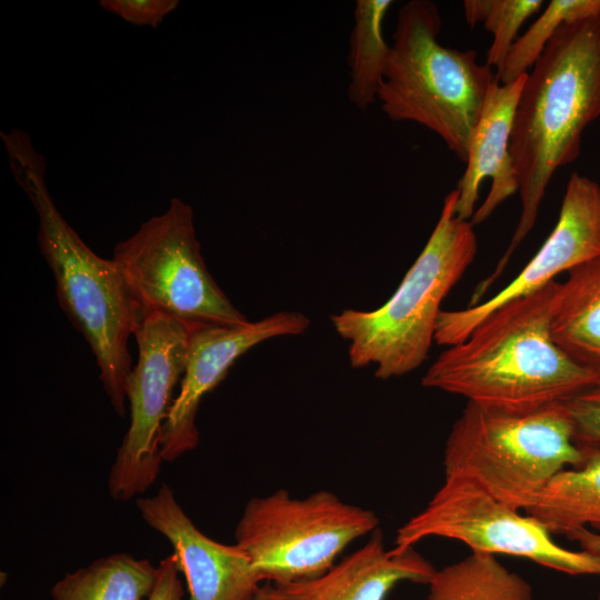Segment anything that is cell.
I'll list each match as a JSON object with an SVG mask.
<instances>
[{
	"mask_svg": "<svg viewBox=\"0 0 600 600\" xmlns=\"http://www.w3.org/2000/svg\"><path fill=\"white\" fill-rule=\"evenodd\" d=\"M583 460L562 403L521 414L467 402L443 450L444 478L471 480L523 511L559 472Z\"/></svg>",
	"mask_w": 600,
	"mask_h": 600,
	"instance_id": "obj_6",
	"label": "cell"
},
{
	"mask_svg": "<svg viewBox=\"0 0 600 600\" xmlns=\"http://www.w3.org/2000/svg\"><path fill=\"white\" fill-rule=\"evenodd\" d=\"M112 260L143 314L164 313L191 328L249 322L207 269L193 210L181 199L119 242Z\"/></svg>",
	"mask_w": 600,
	"mask_h": 600,
	"instance_id": "obj_8",
	"label": "cell"
},
{
	"mask_svg": "<svg viewBox=\"0 0 600 600\" xmlns=\"http://www.w3.org/2000/svg\"><path fill=\"white\" fill-rule=\"evenodd\" d=\"M436 570L414 548L392 554L377 529L321 576L274 587L281 600H386L399 583L428 584Z\"/></svg>",
	"mask_w": 600,
	"mask_h": 600,
	"instance_id": "obj_15",
	"label": "cell"
},
{
	"mask_svg": "<svg viewBox=\"0 0 600 600\" xmlns=\"http://www.w3.org/2000/svg\"><path fill=\"white\" fill-rule=\"evenodd\" d=\"M156 578L157 567L149 560L114 553L64 574L51 596L53 600H143Z\"/></svg>",
	"mask_w": 600,
	"mask_h": 600,
	"instance_id": "obj_18",
	"label": "cell"
},
{
	"mask_svg": "<svg viewBox=\"0 0 600 600\" xmlns=\"http://www.w3.org/2000/svg\"><path fill=\"white\" fill-rule=\"evenodd\" d=\"M600 13V0H551L539 18L510 48L502 66L497 70L501 84L510 83L528 73L546 49L557 30L568 21L586 19Z\"/></svg>",
	"mask_w": 600,
	"mask_h": 600,
	"instance_id": "obj_21",
	"label": "cell"
},
{
	"mask_svg": "<svg viewBox=\"0 0 600 600\" xmlns=\"http://www.w3.org/2000/svg\"><path fill=\"white\" fill-rule=\"evenodd\" d=\"M583 451V462L559 472L524 510L551 534L589 527L600 533V450Z\"/></svg>",
	"mask_w": 600,
	"mask_h": 600,
	"instance_id": "obj_17",
	"label": "cell"
},
{
	"mask_svg": "<svg viewBox=\"0 0 600 600\" xmlns=\"http://www.w3.org/2000/svg\"><path fill=\"white\" fill-rule=\"evenodd\" d=\"M573 426L574 443L600 450V384L562 402Z\"/></svg>",
	"mask_w": 600,
	"mask_h": 600,
	"instance_id": "obj_23",
	"label": "cell"
},
{
	"mask_svg": "<svg viewBox=\"0 0 600 600\" xmlns=\"http://www.w3.org/2000/svg\"><path fill=\"white\" fill-rule=\"evenodd\" d=\"M106 11L119 16L134 26L158 27L177 9L178 0H101Z\"/></svg>",
	"mask_w": 600,
	"mask_h": 600,
	"instance_id": "obj_24",
	"label": "cell"
},
{
	"mask_svg": "<svg viewBox=\"0 0 600 600\" xmlns=\"http://www.w3.org/2000/svg\"><path fill=\"white\" fill-rule=\"evenodd\" d=\"M179 572L173 553L162 559L157 567L156 582L147 600H182L183 588Z\"/></svg>",
	"mask_w": 600,
	"mask_h": 600,
	"instance_id": "obj_25",
	"label": "cell"
},
{
	"mask_svg": "<svg viewBox=\"0 0 600 600\" xmlns=\"http://www.w3.org/2000/svg\"><path fill=\"white\" fill-rule=\"evenodd\" d=\"M551 337L571 359L600 370V257L574 267L559 282Z\"/></svg>",
	"mask_w": 600,
	"mask_h": 600,
	"instance_id": "obj_16",
	"label": "cell"
},
{
	"mask_svg": "<svg viewBox=\"0 0 600 600\" xmlns=\"http://www.w3.org/2000/svg\"><path fill=\"white\" fill-rule=\"evenodd\" d=\"M377 514L319 490L293 498L286 489L253 497L234 530L261 582L309 580L328 571L354 540L379 529Z\"/></svg>",
	"mask_w": 600,
	"mask_h": 600,
	"instance_id": "obj_7",
	"label": "cell"
},
{
	"mask_svg": "<svg viewBox=\"0 0 600 600\" xmlns=\"http://www.w3.org/2000/svg\"><path fill=\"white\" fill-rule=\"evenodd\" d=\"M428 587L424 600H533L527 579L481 552L437 569Z\"/></svg>",
	"mask_w": 600,
	"mask_h": 600,
	"instance_id": "obj_19",
	"label": "cell"
},
{
	"mask_svg": "<svg viewBox=\"0 0 600 600\" xmlns=\"http://www.w3.org/2000/svg\"><path fill=\"white\" fill-rule=\"evenodd\" d=\"M191 330L179 319L151 312L133 333L138 362L126 386L130 422L108 477L114 500L127 501L146 492L159 474L162 426L186 370Z\"/></svg>",
	"mask_w": 600,
	"mask_h": 600,
	"instance_id": "obj_10",
	"label": "cell"
},
{
	"mask_svg": "<svg viewBox=\"0 0 600 600\" xmlns=\"http://www.w3.org/2000/svg\"><path fill=\"white\" fill-rule=\"evenodd\" d=\"M600 257V186L577 172L567 183L558 221L544 243L521 272L496 296L473 307L441 311L434 341L453 346L468 338L490 312L530 294L561 272Z\"/></svg>",
	"mask_w": 600,
	"mask_h": 600,
	"instance_id": "obj_11",
	"label": "cell"
},
{
	"mask_svg": "<svg viewBox=\"0 0 600 600\" xmlns=\"http://www.w3.org/2000/svg\"><path fill=\"white\" fill-rule=\"evenodd\" d=\"M528 73L490 86L472 133L466 170L457 183V216L472 226L486 221L508 198L519 192L510 140L519 98Z\"/></svg>",
	"mask_w": 600,
	"mask_h": 600,
	"instance_id": "obj_14",
	"label": "cell"
},
{
	"mask_svg": "<svg viewBox=\"0 0 600 600\" xmlns=\"http://www.w3.org/2000/svg\"><path fill=\"white\" fill-rule=\"evenodd\" d=\"M1 137L13 176L37 212L38 243L54 277L57 300L89 344L113 409L124 417L132 369L128 341L144 314L118 264L96 254L62 218L30 137L16 129Z\"/></svg>",
	"mask_w": 600,
	"mask_h": 600,
	"instance_id": "obj_3",
	"label": "cell"
},
{
	"mask_svg": "<svg viewBox=\"0 0 600 600\" xmlns=\"http://www.w3.org/2000/svg\"><path fill=\"white\" fill-rule=\"evenodd\" d=\"M254 600H281V598L274 584L266 582L260 587Z\"/></svg>",
	"mask_w": 600,
	"mask_h": 600,
	"instance_id": "obj_27",
	"label": "cell"
},
{
	"mask_svg": "<svg viewBox=\"0 0 600 600\" xmlns=\"http://www.w3.org/2000/svg\"><path fill=\"white\" fill-rule=\"evenodd\" d=\"M458 197L456 189L446 196L426 246L384 304L331 316L334 330L349 342L351 367L372 364L376 378L388 380L416 370L427 359L441 303L478 250L473 226L457 216Z\"/></svg>",
	"mask_w": 600,
	"mask_h": 600,
	"instance_id": "obj_4",
	"label": "cell"
},
{
	"mask_svg": "<svg viewBox=\"0 0 600 600\" xmlns=\"http://www.w3.org/2000/svg\"><path fill=\"white\" fill-rule=\"evenodd\" d=\"M391 0H358L349 38L348 98L360 110L378 100L391 47L383 37V21Z\"/></svg>",
	"mask_w": 600,
	"mask_h": 600,
	"instance_id": "obj_20",
	"label": "cell"
},
{
	"mask_svg": "<svg viewBox=\"0 0 600 600\" xmlns=\"http://www.w3.org/2000/svg\"><path fill=\"white\" fill-rule=\"evenodd\" d=\"M446 538L471 552L509 554L570 576H600V557L559 546L536 518L463 478H444L427 506L397 531L392 554L428 538Z\"/></svg>",
	"mask_w": 600,
	"mask_h": 600,
	"instance_id": "obj_9",
	"label": "cell"
},
{
	"mask_svg": "<svg viewBox=\"0 0 600 600\" xmlns=\"http://www.w3.org/2000/svg\"><path fill=\"white\" fill-rule=\"evenodd\" d=\"M542 0H466L464 18L470 27L482 22L493 40L487 51L486 64L502 66L523 22L542 7Z\"/></svg>",
	"mask_w": 600,
	"mask_h": 600,
	"instance_id": "obj_22",
	"label": "cell"
},
{
	"mask_svg": "<svg viewBox=\"0 0 600 600\" xmlns=\"http://www.w3.org/2000/svg\"><path fill=\"white\" fill-rule=\"evenodd\" d=\"M568 539L579 544L580 549L600 557V533L589 528H579L566 534ZM600 600V592L598 594Z\"/></svg>",
	"mask_w": 600,
	"mask_h": 600,
	"instance_id": "obj_26",
	"label": "cell"
},
{
	"mask_svg": "<svg viewBox=\"0 0 600 600\" xmlns=\"http://www.w3.org/2000/svg\"><path fill=\"white\" fill-rule=\"evenodd\" d=\"M309 326L310 319L301 312L279 311L240 326L192 328L180 389L162 426V460L174 461L197 447L196 417L200 402L226 378L237 359L266 340L298 336Z\"/></svg>",
	"mask_w": 600,
	"mask_h": 600,
	"instance_id": "obj_12",
	"label": "cell"
},
{
	"mask_svg": "<svg viewBox=\"0 0 600 600\" xmlns=\"http://www.w3.org/2000/svg\"><path fill=\"white\" fill-rule=\"evenodd\" d=\"M559 282L511 300L448 347L421 379L426 388L509 413H531L600 384V370L578 363L551 337Z\"/></svg>",
	"mask_w": 600,
	"mask_h": 600,
	"instance_id": "obj_1",
	"label": "cell"
},
{
	"mask_svg": "<svg viewBox=\"0 0 600 600\" xmlns=\"http://www.w3.org/2000/svg\"><path fill=\"white\" fill-rule=\"evenodd\" d=\"M441 24L432 1L410 0L400 8L378 101L390 120L426 127L466 163L496 76L474 50L440 44Z\"/></svg>",
	"mask_w": 600,
	"mask_h": 600,
	"instance_id": "obj_5",
	"label": "cell"
},
{
	"mask_svg": "<svg viewBox=\"0 0 600 600\" xmlns=\"http://www.w3.org/2000/svg\"><path fill=\"white\" fill-rule=\"evenodd\" d=\"M144 522L168 539L189 600H254L262 582L247 553L236 543H220L202 533L162 483L157 493L137 499Z\"/></svg>",
	"mask_w": 600,
	"mask_h": 600,
	"instance_id": "obj_13",
	"label": "cell"
},
{
	"mask_svg": "<svg viewBox=\"0 0 600 600\" xmlns=\"http://www.w3.org/2000/svg\"><path fill=\"white\" fill-rule=\"evenodd\" d=\"M599 117L600 13L564 22L527 76L510 140L521 213L496 269L478 284L480 293L499 278L532 230L552 176L578 159L582 133Z\"/></svg>",
	"mask_w": 600,
	"mask_h": 600,
	"instance_id": "obj_2",
	"label": "cell"
}]
</instances>
